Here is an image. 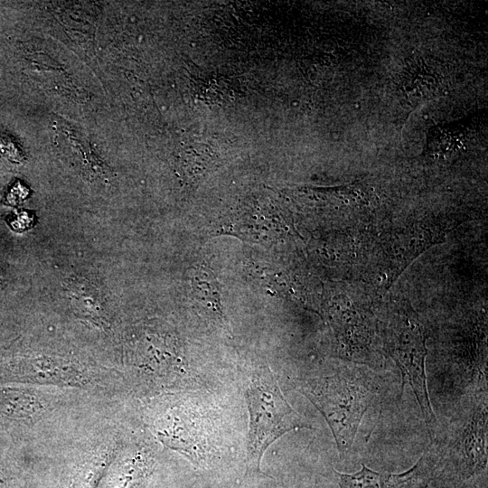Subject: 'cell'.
<instances>
[{"mask_svg":"<svg viewBox=\"0 0 488 488\" xmlns=\"http://www.w3.org/2000/svg\"><path fill=\"white\" fill-rule=\"evenodd\" d=\"M152 422L155 436L165 446L198 464L204 458V440L194 414L177 401L160 407Z\"/></svg>","mask_w":488,"mask_h":488,"instance_id":"obj_5","label":"cell"},{"mask_svg":"<svg viewBox=\"0 0 488 488\" xmlns=\"http://www.w3.org/2000/svg\"><path fill=\"white\" fill-rule=\"evenodd\" d=\"M334 472L339 477L340 488H385L383 474L365 465H361V469L354 474Z\"/></svg>","mask_w":488,"mask_h":488,"instance_id":"obj_11","label":"cell"},{"mask_svg":"<svg viewBox=\"0 0 488 488\" xmlns=\"http://www.w3.org/2000/svg\"><path fill=\"white\" fill-rule=\"evenodd\" d=\"M245 395L249 414L245 474L248 476L262 474L263 455L277 439L287 432L310 427L286 401L267 365L257 366L249 373Z\"/></svg>","mask_w":488,"mask_h":488,"instance_id":"obj_1","label":"cell"},{"mask_svg":"<svg viewBox=\"0 0 488 488\" xmlns=\"http://www.w3.org/2000/svg\"><path fill=\"white\" fill-rule=\"evenodd\" d=\"M29 189L20 181L12 183L5 192L3 202L6 205L17 207L24 202L29 196Z\"/></svg>","mask_w":488,"mask_h":488,"instance_id":"obj_14","label":"cell"},{"mask_svg":"<svg viewBox=\"0 0 488 488\" xmlns=\"http://www.w3.org/2000/svg\"><path fill=\"white\" fill-rule=\"evenodd\" d=\"M5 220L8 227L16 233H22L32 229L36 222L33 211L23 209L12 211Z\"/></svg>","mask_w":488,"mask_h":488,"instance_id":"obj_13","label":"cell"},{"mask_svg":"<svg viewBox=\"0 0 488 488\" xmlns=\"http://www.w3.org/2000/svg\"><path fill=\"white\" fill-rule=\"evenodd\" d=\"M387 337L388 350L401 371L402 384L412 388L426 422L436 421L427 386V350L419 323L414 316L402 314L389 323Z\"/></svg>","mask_w":488,"mask_h":488,"instance_id":"obj_3","label":"cell"},{"mask_svg":"<svg viewBox=\"0 0 488 488\" xmlns=\"http://www.w3.org/2000/svg\"><path fill=\"white\" fill-rule=\"evenodd\" d=\"M2 241H3V239L0 237V242H2Z\"/></svg>","mask_w":488,"mask_h":488,"instance_id":"obj_17","label":"cell"},{"mask_svg":"<svg viewBox=\"0 0 488 488\" xmlns=\"http://www.w3.org/2000/svg\"><path fill=\"white\" fill-rule=\"evenodd\" d=\"M24 153L9 135L0 132V159L17 164L24 161Z\"/></svg>","mask_w":488,"mask_h":488,"instance_id":"obj_12","label":"cell"},{"mask_svg":"<svg viewBox=\"0 0 488 488\" xmlns=\"http://www.w3.org/2000/svg\"><path fill=\"white\" fill-rule=\"evenodd\" d=\"M385 488H425L428 482L426 464L421 458L402 474L383 473Z\"/></svg>","mask_w":488,"mask_h":488,"instance_id":"obj_10","label":"cell"},{"mask_svg":"<svg viewBox=\"0 0 488 488\" xmlns=\"http://www.w3.org/2000/svg\"><path fill=\"white\" fill-rule=\"evenodd\" d=\"M12 374L18 380L56 388L83 389L101 380L97 371L83 363L45 354L21 361Z\"/></svg>","mask_w":488,"mask_h":488,"instance_id":"obj_4","label":"cell"},{"mask_svg":"<svg viewBox=\"0 0 488 488\" xmlns=\"http://www.w3.org/2000/svg\"><path fill=\"white\" fill-rule=\"evenodd\" d=\"M2 282H3V277H2V275L0 273V286L2 285Z\"/></svg>","mask_w":488,"mask_h":488,"instance_id":"obj_16","label":"cell"},{"mask_svg":"<svg viewBox=\"0 0 488 488\" xmlns=\"http://www.w3.org/2000/svg\"><path fill=\"white\" fill-rule=\"evenodd\" d=\"M0 488H7V480L5 470V465L0 458Z\"/></svg>","mask_w":488,"mask_h":488,"instance_id":"obj_15","label":"cell"},{"mask_svg":"<svg viewBox=\"0 0 488 488\" xmlns=\"http://www.w3.org/2000/svg\"><path fill=\"white\" fill-rule=\"evenodd\" d=\"M147 470V463L141 453L130 452L118 455L117 451L106 474L105 488H136Z\"/></svg>","mask_w":488,"mask_h":488,"instance_id":"obj_9","label":"cell"},{"mask_svg":"<svg viewBox=\"0 0 488 488\" xmlns=\"http://www.w3.org/2000/svg\"><path fill=\"white\" fill-rule=\"evenodd\" d=\"M326 420L340 452H347L355 438L372 393L367 383L352 375L334 374L297 382Z\"/></svg>","mask_w":488,"mask_h":488,"instance_id":"obj_2","label":"cell"},{"mask_svg":"<svg viewBox=\"0 0 488 488\" xmlns=\"http://www.w3.org/2000/svg\"><path fill=\"white\" fill-rule=\"evenodd\" d=\"M66 293L77 315L100 328H109L110 314L95 284L85 277H70L66 284Z\"/></svg>","mask_w":488,"mask_h":488,"instance_id":"obj_8","label":"cell"},{"mask_svg":"<svg viewBox=\"0 0 488 488\" xmlns=\"http://www.w3.org/2000/svg\"><path fill=\"white\" fill-rule=\"evenodd\" d=\"M60 391L0 387V418L23 426L47 419L64 402Z\"/></svg>","mask_w":488,"mask_h":488,"instance_id":"obj_6","label":"cell"},{"mask_svg":"<svg viewBox=\"0 0 488 488\" xmlns=\"http://www.w3.org/2000/svg\"><path fill=\"white\" fill-rule=\"evenodd\" d=\"M118 449L119 441L112 434L90 443L74 465L66 488H98Z\"/></svg>","mask_w":488,"mask_h":488,"instance_id":"obj_7","label":"cell"}]
</instances>
